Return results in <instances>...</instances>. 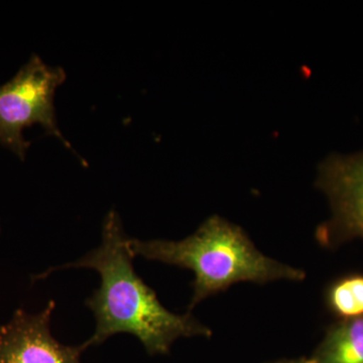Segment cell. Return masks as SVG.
I'll list each match as a JSON object with an SVG mask.
<instances>
[{"mask_svg": "<svg viewBox=\"0 0 363 363\" xmlns=\"http://www.w3.org/2000/svg\"><path fill=\"white\" fill-rule=\"evenodd\" d=\"M118 214L111 210L105 217L102 242L77 262L45 272L79 267L95 269L101 284L86 305L94 314L96 328L83 350L104 343L117 333L135 336L150 354H167L181 337H211V329L200 323L191 312L178 315L160 302L133 267V257Z\"/></svg>", "mask_w": 363, "mask_h": 363, "instance_id": "obj_1", "label": "cell"}, {"mask_svg": "<svg viewBox=\"0 0 363 363\" xmlns=\"http://www.w3.org/2000/svg\"><path fill=\"white\" fill-rule=\"evenodd\" d=\"M133 257L191 269L195 274L188 312L209 296L240 281L266 284L304 281L306 274L267 257L241 227L220 216L209 217L192 235L179 241L128 238Z\"/></svg>", "mask_w": 363, "mask_h": 363, "instance_id": "obj_2", "label": "cell"}, {"mask_svg": "<svg viewBox=\"0 0 363 363\" xmlns=\"http://www.w3.org/2000/svg\"><path fill=\"white\" fill-rule=\"evenodd\" d=\"M65 80L63 68L48 66L33 55L11 80L0 86V145L25 160L30 143L23 130L40 124L71 149L60 130L54 104L56 90Z\"/></svg>", "mask_w": 363, "mask_h": 363, "instance_id": "obj_3", "label": "cell"}, {"mask_svg": "<svg viewBox=\"0 0 363 363\" xmlns=\"http://www.w3.org/2000/svg\"><path fill=\"white\" fill-rule=\"evenodd\" d=\"M316 186L326 194L332 211L331 218L317 228L318 242L334 248L363 240V152L326 157Z\"/></svg>", "mask_w": 363, "mask_h": 363, "instance_id": "obj_4", "label": "cell"}, {"mask_svg": "<svg viewBox=\"0 0 363 363\" xmlns=\"http://www.w3.org/2000/svg\"><path fill=\"white\" fill-rule=\"evenodd\" d=\"M55 308L51 301L38 314L18 310L0 326V363H80L82 345H64L52 337L50 324Z\"/></svg>", "mask_w": 363, "mask_h": 363, "instance_id": "obj_5", "label": "cell"}, {"mask_svg": "<svg viewBox=\"0 0 363 363\" xmlns=\"http://www.w3.org/2000/svg\"><path fill=\"white\" fill-rule=\"evenodd\" d=\"M310 359L313 363H363V318L331 324Z\"/></svg>", "mask_w": 363, "mask_h": 363, "instance_id": "obj_6", "label": "cell"}, {"mask_svg": "<svg viewBox=\"0 0 363 363\" xmlns=\"http://www.w3.org/2000/svg\"><path fill=\"white\" fill-rule=\"evenodd\" d=\"M324 302L338 320L363 318V274L351 272L332 281L325 289Z\"/></svg>", "mask_w": 363, "mask_h": 363, "instance_id": "obj_7", "label": "cell"}, {"mask_svg": "<svg viewBox=\"0 0 363 363\" xmlns=\"http://www.w3.org/2000/svg\"><path fill=\"white\" fill-rule=\"evenodd\" d=\"M272 363H313L311 359L307 357L300 358V359H294V360H279V362H272Z\"/></svg>", "mask_w": 363, "mask_h": 363, "instance_id": "obj_8", "label": "cell"}]
</instances>
